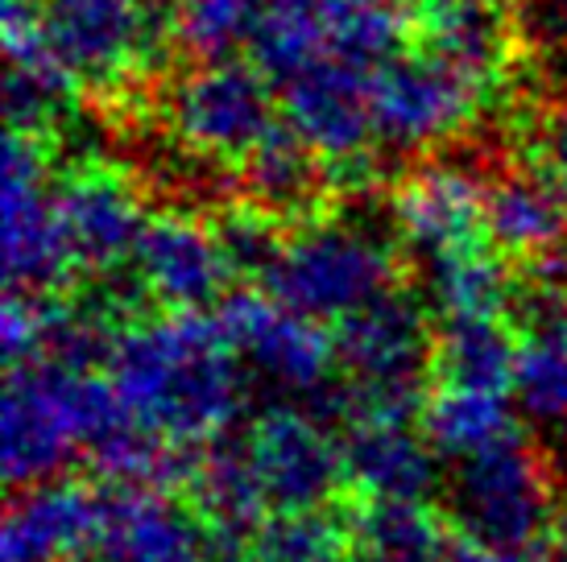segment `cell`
<instances>
[{"label":"cell","mask_w":567,"mask_h":562,"mask_svg":"<svg viewBox=\"0 0 567 562\" xmlns=\"http://www.w3.org/2000/svg\"><path fill=\"white\" fill-rule=\"evenodd\" d=\"M104 368L128 418L183 447L224 438L245 406V364L204 311L121 323Z\"/></svg>","instance_id":"1"},{"label":"cell","mask_w":567,"mask_h":562,"mask_svg":"<svg viewBox=\"0 0 567 562\" xmlns=\"http://www.w3.org/2000/svg\"><path fill=\"white\" fill-rule=\"evenodd\" d=\"M128 414L112 389L109 373L63 360H21L9 364L4 422H0V464L9 488H25L63 476L71 459L92 447Z\"/></svg>","instance_id":"2"},{"label":"cell","mask_w":567,"mask_h":562,"mask_svg":"<svg viewBox=\"0 0 567 562\" xmlns=\"http://www.w3.org/2000/svg\"><path fill=\"white\" fill-rule=\"evenodd\" d=\"M398 244L385 232L361 219L311 216L282 236L261 285L311 319L344 323L348 314L398 290Z\"/></svg>","instance_id":"3"},{"label":"cell","mask_w":567,"mask_h":562,"mask_svg":"<svg viewBox=\"0 0 567 562\" xmlns=\"http://www.w3.org/2000/svg\"><path fill=\"white\" fill-rule=\"evenodd\" d=\"M33 25L66 79L100 100L133 92L174 42L166 0H33Z\"/></svg>","instance_id":"4"},{"label":"cell","mask_w":567,"mask_h":562,"mask_svg":"<svg viewBox=\"0 0 567 562\" xmlns=\"http://www.w3.org/2000/svg\"><path fill=\"white\" fill-rule=\"evenodd\" d=\"M435 331L419 298L390 290L336 323L344 368L340 414L348 418H419L426 376L435 373Z\"/></svg>","instance_id":"5"},{"label":"cell","mask_w":567,"mask_h":562,"mask_svg":"<svg viewBox=\"0 0 567 562\" xmlns=\"http://www.w3.org/2000/svg\"><path fill=\"white\" fill-rule=\"evenodd\" d=\"M447 517L464 538L497 550L538 547L559 521L551 471L522 435L452 464L447 476Z\"/></svg>","instance_id":"6"},{"label":"cell","mask_w":567,"mask_h":562,"mask_svg":"<svg viewBox=\"0 0 567 562\" xmlns=\"http://www.w3.org/2000/svg\"><path fill=\"white\" fill-rule=\"evenodd\" d=\"M274 79L257 63L204 59L178 75L166 92L171 137L207 162H245L261 140L282 125V100H274Z\"/></svg>","instance_id":"7"},{"label":"cell","mask_w":567,"mask_h":562,"mask_svg":"<svg viewBox=\"0 0 567 562\" xmlns=\"http://www.w3.org/2000/svg\"><path fill=\"white\" fill-rule=\"evenodd\" d=\"M0 211H4V278H9V290L59 294L75 273V257L66 244L54 183H50V137L9 128Z\"/></svg>","instance_id":"8"},{"label":"cell","mask_w":567,"mask_h":562,"mask_svg":"<svg viewBox=\"0 0 567 562\" xmlns=\"http://www.w3.org/2000/svg\"><path fill=\"white\" fill-rule=\"evenodd\" d=\"M488 95L493 87L443 59L440 50L423 42L414 50H398L373 79L378 140L398 154L431 149L473 125Z\"/></svg>","instance_id":"9"},{"label":"cell","mask_w":567,"mask_h":562,"mask_svg":"<svg viewBox=\"0 0 567 562\" xmlns=\"http://www.w3.org/2000/svg\"><path fill=\"white\" fill-rule=\"evenodd\" d=\"M373 79L378 71L344 59H316L278 79L282 121L323 157L331 178L352 187L369 178V149L378 140Z\"/></svg>","instance_id":"10"},{"label":"cell","mask_w":567,"mask_h":562,"mask_svg":"<svg viewBox=\"0 0 567 562\" xmlns=\"http://www.w3.org/2000/svg\"><path fill=\"white\" fill-rule=\"evenodd\" d=\"M224 335L240 356L245 373L261 376L269 389L290 397H316L340 368L336 335L323 319L286 306L269 290H233L216 306Z\"/></svg>","instance_id":"11"},{"label":"cell","mask_w":567,"mask_h":562,"mask_svg":"<svg viewBox=\"0 0 567 562\" xmlns=\"http://www.w3.org/2000/svg\"><path fill=\"white\" fill-rule=\"evenodd\" d=\"M240 447L261 480L269 509H311L328 504L348 485L344 443L328 426L295 406H269L245 426Z\"/></svg>","instance_id":"12"},{"label":"cell","mask_w":567,"mask_h":562,"mask_svg":"<svg viewBox=\"0 0 567 562\" xmlns=\"http://www.w3.org/2000/svg\"><path fill=\"white\" fill-rule=\"evenodd\" d=\"M133 278L162 311H207L228 294L237 266L216 223H204L190 211H158L145 219L133 252Z\"/></svg>","instance_id":"13"},{"label":"cell","mask_w":567,"mask_h":562,"mask_svg":"<svg viewBox=\"0 0 567 562\" xmlns=\"http://www.w3.org/2000/svg\"><path fill=\"white\" fill-rule=\"evenodd\" d=\"M80 562H212V530L199 509L190 513L162 488L104 485Z\"/></svg>","instance_id":"14"},{"label":"cell","mask_w":567,"mask_h":562,"mask_svg":"<svg viewBox=\"0 0 567 562\" xmlns=\"http://www.w3.org/2000/svg\"><path fill=\"white\" fill-rule=\"evenodd\" d=\"M54 199L80 273L109 278L125 261H133L150 216L125 170L104 162L75 166L54 183Z\"/></svg>","instance_id":"15"},{"label":"cell","mask_w":567,"mask_h":562,"mask_svg":"<svg viewBox=\"0 0 567 562\" xmlns=\"http://www.w3.org/2000/svg\"><path fill=\"white\" fill-rule=\"evenodd\" d=\"M394 236L423 266L488 244L485 183L452 162L419 166L394 190Z\"/></svg>","instance_id":"16"},{"label":"cell","mask_w":567,"mask_h":562,"mask_svg":"<svg viewBox=\"0 0 567 562\" xmlns=\"http://www.w3.org/2000/svg\"><path fill=\"white\" fill-rule=\"evenodd\" d=\"M100 492L66 476L13 488L0 525V562H80L100 517Z\"/></svg>","instance_id":"17"},{"label":"cell","mask_w":567,"mask_h":562,"mask_svg":"<svg viewBox=\"0 0 567 562\" xmlns=\"http://www.w3.org/2000/svg\"><path fill=\"white\" fill-rule=\"evenodd\" d=\"M488 244L526 269L567 252V204L547 166H505L485 183Z\"/></svg>","instance_id":"18"},{"label":"cell","mask_w":567,"mask_h":562,"mask_svg":"<svg viewBox=\"0 0 567 562\" xmlns=\"http://www.w3.org/2000/svg\"><path fill=\"white\" fill-rule=\"evenodd\" d=\"M348 485L361 497H426L440 455L414 418H348Z\"/></svg>","instance_id":"19"},{"label":"cell","mask_w":567,"mask_h":562,"mask_svg":"<svg viewBox=\"0 0 567 562\" xmlns=\"http://www.w3.org/2000/svg\"><path fill=\"white\" fill-rule=\"evenodd\" d=\"M419 42L464 66L485 87H502L505 71L518 54L514 9L505 0H443L419 13Z\"/></svg>","instance_id":"20"},{"label":"cell","mask_w":567,"mask_h":562,"mask_svg":"<svg viewBox=\"0 0 567 562\" xmlns=\"http://www.w3.org/2000/svg\"><path fill=\"white\" fill-rule=\"evenodd\" d=\"M237 170L245 199L252 207L269 211L274 219H282V223L311 219L331 187V174L323 166V157L286 121L240 162Z\"/></svg>","instance_id":"21"},{"label":"cell","mask_w":567,"mask_h":562,"mask_svg":"<svg viewBox=\"0 0 567 562\" xmlns=\"http://www.w3.org/2000/svg\"><path fill=\"white\" fill-rule=\"evenodd\" d=\"M419 426L443 464H460L468 455H481L522 430L509 393L452 385V381H435V389H426Z\"/></svg>","instance_id":"22"},{"label":"cell","mask_w":567,"mask_h":562,"mask_svg":"<svg viewBox=\"0 0 567 562\" xmlns=\"http://www.w3.org/2000/svg\"><path fill=\"white\" fill-rule=\"evenodd\" d=\"M348 525L361 562H443L452 550L447 517L423 497H364Z\"/></svg>","instance_id":"23"},{"label":"cell","mask_w":567,"mask_h":562,"mask_svg":"<svg viewBox=\"0 0 567 562\" xmlns=\"http://www.w3.org/2000/svg\"><path fill=\"white\" fill-rule=\"evenodd\" d=\"M518 360L522 340L509 331L505 314L440 319V331H435V381L514 393Z\"/></svg>","instance_id":"24"},{"label":"cell","mask_w":567,"mask_h":562,"mask_svg":"<svg viewBox=\"0 0 567 562\" xmlns=\"http://www.w3.org/2000/svg\"><path fill=\"white\" fill-rule=\"evenodd\" d=\"M543 302L535 327L522 335L514 402L535 426L567 438V294Z\"/></svg>","instance_id":"25"},{"label":"cell","mask_w":567,"mask_h":562,"mask_svg":"<svg viewBox=\"0 0 567 562\" xmlns=\"http://www.w3.org/2000/svg\"><path fill=\"white\" fill-rule=\"evenodd\" d=\"M187 488L195 492V509L204 513L212 530L249 533L261 521V513H269L261 480L240 443H224V438L207 443L195 459Z\"/></svg>","instance_id":"26"},{"label":"cell","mask_w":567,"mask_h":562,"mask_svg":"<svg viewBox=\"0 0 567 562\" xmlns=\"http://www.w3.org/2000/svg\"><path fill=\"white\" fill-rule=\"evenodd\" d=\"M352 525L328 504L311 509H269L245 538L240 562H348Z\"/></svg>","instance_id":"27"},{"label":"cell","mask_w":567,"mask_h":562,"mask_svg":"<svg viewBox=\"0 0 567 562\" xmlns=\"http://www.w3.org/2000/svg\"><path fill=\"white\" fill-rule=\"evenodd\" d=\"M423 269L435 319H488V314H505L514 302L509 266L502 261V252L493 257L488 244L431 261Z\"/></svg>","instance_id":"28"},{"label":"cell","mask_w":567,"mask_h":562,"mask_svg":"<svg viewBox=\"0 0 567 562\" xmlns=\"http://www.w3.org/2000/svg\"><path fill=\"white\" fill-rule=\"evenodd\" d=\"M174 42L195 59H224L233 50H249L261 0H174Z\"/></svg>","instance_id":"29"},{"label":"cell","mask_w":567,"mask_h":562,"mask_svg":"<svg viewBox=\"0 0 567 562\" xmlns=\"http://www.w3.org/2000/svg\"><path fill=\"white\" fill-rule=\"evenodd\" d=\"M518 46L543 63H567V0H514Z\"/></svg>","instance_id":"30"},{"label":"cell","mask_w":567,"mask_h":562,"mask_svg":"<svg viewBox=\"0 0 567 562\" xmlns=\"http://www.w3.org/2000/svg\"><path fill=\"white\" fill-rule=\"evenodd\" d=\"M538 149H543V166H547V174L555 178V187H559V195H564L567 204V100L547 116Z\"/></svg>","instance_id":"31"},{"label":"cell","mask_w":567,"mask_h":562,"mask_svg":"<svg viewBox=\"0 0 567 562\" xmlns=\"http://www.w3.org/2000/svg\"><path fill=\"white\" fill-rule=\"evenodd\" d=\"M443 562H514V550L485 547V542H476V538H460V542H452V550H447Z\"/></svg>","instance_id":"32"},{"label":"cell","mask_w":567,"mask_h":562,"mask_svg":"<svg viewBox=\"0 0 567 562\" xmlns=\"http://www.w3.org/2000/svg\"><path fill=\"white\" fill-rule=\"evenodd\" d=\"M414 13H426V9H435V4H443V0H406Z\"/></svg>","instance_id":"33"}]
</instances>
